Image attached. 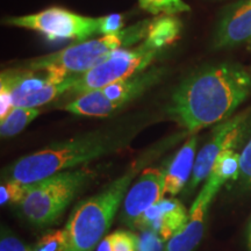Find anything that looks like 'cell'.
<instances>
[{
	"mask_svg": "<svg viewBox=\"0 0 251 251\" xmlns=\"http://www.w3.org/2000/svg\"><path fill=\"white\" fill-rule=\"evenodd\" d=\"M240 157L237 150H225L216 157L211 174L219 176L226 181H235L240 174Z\"/></svg>",
	"mask_w": 251,
	"mask_h": 251,
	"instance_id": "17",
	"label": "cell"
},
{
	"mask_svg": "<svg viewBox=\"0 0 251 251\" xmlns=\"http://www.w3.org/2000/svg\"><path fill=\"white\" fill-rule=\"evenodd\" d=\"M248 248L251 251V221L249 225V233H248Z\"/></svg>",
	"mask_w": 251,
	"mask_h": 251,
	"instance_id": "28",
	"label": "cell"
},
{
	"mask_svg": "<svg viewBox=\"0 0 251 251\" xmlns=\"http://www.w3.org/2000/svg\"><path fill=\"white\" fill-rule=\"evenodd\" d=\"M248 139H251V107L216 125L209 140L198 152L188 192H192L198 185L208 178L220 153L225 150L241 148Z\"/></svg>",
	"mask_w": 251,
	"mask_h": 251,
	"instance_id": "9",
	"label": "cell"
},
{
	"mask_svg": "<svg viewBox=\"0 0 251 251\" xmlns=\"http://www.w3.org/2000/svg\"><path fill=\"white\" fill-rule=\"evenodd\" d=\"M113 251H137L136 234L118 230L109 234Z\"/></svg>",
	"mask_w": 251,
	"mask_h": 251,
	"instance_id": "23",
	"label": "cell"
},
{
	"mask_svg": "<svg viewBox=\"0 0 251 251\" xmlns=\"http://www.w3.org/2000/svg\"><path fill=\"white\" fill-rule=\"evenodd\" d=\"M67 246L68 236L65 229H57L42 236L33 251H65Z\"/></svg>",
	"mask_w": 251,
	"mask_h": 251,
	"instance_id": "21",
	"label": "cell"
},
{
	"mask_svg": "<svg viewBox=\"0 0 251 251\" xmlns=\"http://www.w3.org/2000/svg\"><path fill=\"white\" fill-rule=\"evenodd\" d=\"M137 171L139 166H133L101 192L78 203L64 227L65 251H94L111 227Z\"/></svg>",
	"mask_w": 251,
	"mask_h": 251,
	"instance_id": "5",
	"label": "cell"
},
{
	"mask_svg": "<svg viewBox=\"0 0 251 251\" xmlns=\"http://www.w3.org/2000/svg\"><path fill=\"white\" fill-rule=\"evenodd\" d=\"M99 19V34L109 35L122 30L124 28V15L109 14Z\"/></svg>",
	"mask_w": 251,
	"mask_h": 251,
	"instance_id": "24",
	"label": "cell"
},
{
	"mask_svg": "<svg viewBox=\"0 0 251 251\" xmlns=\"http://www.w3.org/2000/svg\"><path fill=\"white\" fill-rule=\"evenodd\" d=\"M97 251H113L109 235H106V236L103 237L101 241H100L98 247H97Z\"/></svg>",
	"mask_w": 251,
	"mask_h": 251,
	"instance_id": "27",
	"label": "cell"
},
{
	"mask_svg": "<svg viewBox=\"0 0 251 251\" xmlns=\"http://www.w3.org/2000/svg\"><path fill=\"white\" fill-rule=\"evenodd\" d=\"M141 8L153 15H174L191 9L183 0H139Z\"/></svg>",
	"mask_w": 251,
	"mask_h": 251,
	"instance_id": "18",
	"label": "cell"
},
{
	"mask_svg": "<svg viewBox=\"0 0 251 251\" xmlns=\"http://www.w3.org/2000/svg\"><path fill=\"white\" fill-rule=\"evenodd\" d=\"M180 27L179 20L172 15L153 18L148 35L140 46L112 52L96 67L80 75L69 91L79 96L146 71L162 50L172 46L179 37Z\"/></svg>",
	"mask_w": 251,
	"mask_h": 251,
	"instance_id": "3",
	"label": "cell"
},
{
	"mask_svg": "<svg viewBox=\"0 0 251 251\" xmlns=\"http://www.w3.org/2000/svg\"><path fill=\"white\" fill-rule=\"evenodd\" d=\"M187 219L186 208L179 200L175 198L162 199L143 213L133 229L153 231L166 242Z\"/></svg>",
	"mask_w": 251,
	"mask_h": 251,
	"instance_id": "13",
	"label": "cell"
},
{
	"mask_svg": "<svg viewBox=\"0 0 251 251\" xmlns=\"http://www.w3.org/2000/svg\"><path fill=\"white\" fill-rule=\"evenodd\" d=\"M165 241L150 230H140L136 234L137 251H165Z\"/></svg>",
	"mask_w": 251,
	"mask_h": 251,
	"instance_id": "22",
	"label": "cell"
},
{
	"mask_svg": "<svg viewBox=\"0 0 251 251\" xmlns=\"http://www.w3.org/2000/svg\"><path fill=\"white\" fill-rule=\"evenodd\" d=\"M152 20L147 19L119 33L81 41L54 54L28 61L21 68L31 71H46L61 79L80 76L107 58L112 52L125 49V47L128 48L144 40L148 35Z\"/></svg>",
	"mask_w": 251,
	"mask_h": 251,
	"instance_id": "4",
	"label": "cell"
},
{
	"mask_svg": "<svg viewBox=\"0 0 251 251\" xmlns=\"http://www.w3.org/2000/svg\"><path fill=\"white\" fill-rule=\"evenodd\" d=\"M29 186L30 184H23L14 179H6L5 183H2L0 186V203L2 206L9 205V203L21 205L27 196Z\"/></svg>",
	"mask_w": 251,
	"mask_h": 251,
	"instance_id": "19",
	"label": "cell"
},
{
	"mask_svg": "<svg viewBox=\"0 0 251 251\" xmlns=\"http://www.w3.org/2000/svg\"><path fill=\"white\" fill-rule=\"evenodd\" d=\"M251 93V74L238 64L213 65L185 79L172 94L169 112L188 133L233 115Z\"/></svg>",
	"mask_w": 251,
	"mask_h": 251,
	"instance_id": "1",
	"label": "cell"
},
{
	"mask_svg": "<svg viewBox=\"0 0 251 251\" xmlns=\"http://www.w3.org/2000/svg\"><path fill=\"white\" fill-rule=\"evenodd\" d=\"M251 39V0H243L229 9L215 35L219 48L241 45Z\"/></svg>",
	"mask_w": 251,
	"mask_h": 251,
	"instance_id": "14",
	"label": "cell"
},
{
	"mask_svg": "<svg viewBox=\"0 0 251 251\" xmlns=\"http://www.w3.org/2000/svg\"><path fill=\"white\" fill-rule=\"evenodd\" d=\"M164 171L158 168L146 169L129 187L122 203L121 220L134 228L143 213L164 199Z\"/></svg>",
	"mask_w": 251,
	"mask_h": 251,
	"instance_id": "12",
	"label": "cell"
},
{
	"mask_svg": "<svg viewBox=\"0 0 251 251\" xmlns=\"http://www.w3.org/2000/svg\"><path fill=\"white\" fill-rule=\"evenodd\" d=\"M162 69H150L100 89L77 96L64 106L65 111L84 117H109L146 92L162 77Z\"/></svg>",
	"mask_w": 251,
	"mask_h": 251,
	"instance_id": "7",
	"label": "cell"
},
{
	"mask_svg": "<svg viewBox=\"0 0 251 251\" xmlns=\"http://www.w3.org/2000/svg\"><path fill=\"white\" fill-rule=\"evenodd\" d=\"M127 137L117 131H93L25 156L8 169L7 179L34 184L59 172L85 164L114 152L125 146Z\"/></svg>",
	"mask_w": 251,
	"mask_h": 251,
	"instance_id": "2",
	"label": "cell"
},
{
	"mask_svg": "<svg viewBox=\"0 0 251 251\" xmlns=\"http://www.w3.org/2000/svg\"><path fill=\"white\" fill-rule=\"evenodd\" d=\"M240 155V174L234 183L237 190L249 192L251 191V139L243 147Z\"/></svg>",
	"mask_w": 251,
	"mask_h": 251,
	"instance_id": "20",
	"label": "cell"
},
{
	"mask_svg": "<svg viewBox=\"0 0 251 251\" xmlns=\"http://www.w3.org/2000/svg\"><path fill=\"white\" fill-rule=\"evenodd\" d=\"M92 177L87 169L63 171L30 184L21 202V211L33 225L49 226L63 214L86 181Z\"/></svg>",
	"mask_w": 251,
	"mask_h": 251,
	"instance_id": "6",
	"label": "cell"
},
{
	"mask_svg": "<svg viewBox=\"0 0 251 251\" xmlns=\"http://www.w3.org/2000/svg\"><path fill=\"white\" fill-rule=\"evenodd\" d=\"M78 77L61 79L46 71L20 68L19 70L2 72L0 84L8 87L13 107L36 108L70 90Z\"/></svg>",
	"mask_w": 251,
	"mask_h": 251,
	"instance_id": "8",
	"label": "cell"
},
{
	"mask_svg": "<svg viewBox=\"0 0 251 251\" xmlns=\"http://www.w3.org/2000/svg\"><path fill=\"white\" fill-rule=\"evenodd\" d=\"M197 148L198 137L191 136L163 169L165 194L176 196L185 187L192 176L197 158Z\"/></svg>",
	"mask_w": 251,
	"mask_h": 251,
	"instance_id": "15",
	"label": "cell"
},
{
	"mask_svg": "<svg viewBox=\"0 0 251 251\" xmlns=\"http://www.w3.org/2000/svg\"><path fill=\"white\" fill-rule=\"evenodd\" d=\"M6 24L40 31L50 40L75 39L81 42L99 33V19L84 17L59 7H50L25 17L9 18Z\"/></svg>",
	"mask_w": 251,
	"mask_h": 251,
	"instance_id": "10",
	"label": "cell"
},
{
	"mask_svg": "<svg viewBox=\"0 0 251 251\" xmlns=\"http://www.w3.org/2000/svg\"><path fill=\"white\" fill-rule=\"evenodd\" d=\"M0 251H33L21 242L18 237L12 235L9 231H1V238H0Z\"/></svg>",
	"mask_w": 251,
	"mask_h": 251,
	"instance_id": "25",
	"label": "cell"
},
{
	"mask_svg": "<svg viewBox=\"0 0 251 251\" xmlns=\"http://www.w3.org/2000/svg\"><path fill=\"white\" fill-rule=\"evenodd\" d=\"M12 109H13V102H12L11 92L7 86L0 84V120H2Z\"/></svg>",
	"mask_w": 251,
	"mask_h": 251,
	"instance_id": "26",
	"label": "cell"
},
{
	"mask_svg": "<svg viewBox=\"0 0 251 251\" xmlns=\"http://www.w3.org/2000/svg\"><path fill=\"white\" fill-rule=\"evenodd\" d=\"M39 115L40 111L37 108L13 107L0 121V135L1 137H12L18 135Z\"/></svg>",
	"mask_w": 251,
	"mask_h": 251,
	"instance_id": "16",
	"label": "cell"
},
{
	"mask_svg": "<svg viewBox=\"0 0 251 251\" xmlns=\"http://www.w3.org/2000/svg\"><path fill=\"white\" fill-rule=\"evenodd\" d=\"M227 183L221 177L211 174L202 190L194 200L188 219L168 241L165 251H193L201 242L205 233L206 215L218 192Z\"/></svg>",
	"mask_w": 251,
	"mask_h": 251,
	"instance_id": "11",
	"label": "cell"
}]
</instances>
